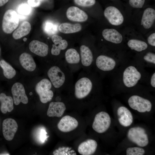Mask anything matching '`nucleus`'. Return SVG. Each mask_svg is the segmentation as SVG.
<instances>
[{"mask_svg":"<svg viewBox=\"0 0 155 155\" xmlns=\"http://www.w3.org/2000/svg\"><path fill=\"white\" fill-rule=\"evenodd\" d=\"M55 64L49 67L47 71L48 79L56 89L71 88L73 84V73L63 60L56 61Z\"/></svg>","mask_w":155,"mask_h":155,"instance_id":"f257e3e1","label":"nucleus"},{"mask_svg":"<svg viewBox=\"0 0 155 155\" xmlns=\"http://www.w3.org/2000/svg\"><path fill=\"white\" fill-rule=\"evenodd\" d=\"M155 9L148 7L131 13L130 26L143 36L155 28Z\"/></svg>","mask_w":155,"mask_h":155,"instance_id":"f03ea898","label":"nucleus"},{"mask_svg":"<svg viewBox=\"0 0 155 155\" xmlns=\"http://www.w3.org/2000/svg\"><path fill=\"white\" fill-rule=\"evenodd\" d=\"M103 15L109 26L112 27L119 29L130 24V18L128 13L123 12L115 6L106 7Z\"/></svg>","mask_w":155,"mask_h":155,"instance_id":"7ed1b4c3","label":"nucleus"},{"mask_svg":"<svg viewBox=\"0 0 155 155\" xmlns=\"http://www.w3.org/2000/svg\"><path fill=\"white\" fill-rule=\"evenodd\" d=\"M123 32L127 46L131 50L141 52L147 49L148 45L144 36L132 26L126 27L123 29Z\"/></svg>","mask_w":155,"mask_h":155,"instance_id":"20e7f679","label":"nucleus"},{"mask_svg":"<svg viewBox=\"0 0 155 155\" xmlns=\"http://www.w3.org/2000/svg\"><path fill=\"white\" fill-rule=\"evenodd\" d=\"M53 86L51 82L47 78L42 79L36 84L35 90L41 102L46 103L52 100L54 96L53 92L51 90Z\"/></svg>","mask_w":155,"mask_h":155,"instance_id":"39448f33","label":"nucleus"},{"mask_svg":"<svg viewBox=\"0 0 155 155\" xmlns=\"http://www.w3.org/2000/svg\"><path fill=\"white\" fill-rule=\"evenodd\" d=\"M19 23V17L16 12L13 9H9L5 12L3 17L2 30L5 33L10 34L17 28Z\"/></svg>","mask_w":155,"mask_h":155,"instance_id":"423d86ee","label":"nucleus"},{"mask_svg":"<svg viewBox=\"0 0 155 155\" xmlns=\"http://www.w3.org/2000/svg\"><path fill=\"white\" fill-rule=\"evenodd\" d=\"M63 60L73 73L82 68L80 53L74 48H70L66 50Z\"/></svg>","mask_w":155,"mask_h":155,"instance_id":"0eeeda50","label":"nucleus"},{"mask_svg":"<svg viewBox=\"0 0 155 155\" xmlns=\"http://www.w3.org/2000/svg\"><path fill=\"white\" fill-rule=\"evenodd\" d=\"M102 35L105 41L113 44L119 45L125 41L123 30L110 26L102 30Z\"/></svg>","mask_w":155,"mask_h":155,"instance_id":"6e6552de","label":"nucleus"},{"mask_svg":"<svg viewBox=\"0 0 155 155\" xmlns=\"http://www.w3.org/2000/svg\"><path fill=\"white\" fill-rule=\"evenodd\" d=\"M141 78V74L133 66H128L123 72L122 80L124 85L127 88L134 86Z\"/></svg>","mask_w":155,"mask_h":155,"instance_id":"1a4fd4ad","label":"nucleus"},{"mask_svg":"<svg viewBox=\"0 0 155 155\" xmlns=\"http://www.w3.org/2000/svg\"><path fill=\"white\" fill-rule=\"evenodd\" d=\"M128 139L140 147H144L148 144L149 140L145 130L140 127L130 128L127 134Z\"/></svg>","mask_w":155,"mask_h":155,"instance_id":"9d476101","label":"nucleus"},{"mask_svg":"<svg viewBox=\"0 0 155 155\" xmlns=\"http://www.w3.org/2000/svg\"><path fill=\"white\" fill-rule=\"evenodd\" d=\"M111 123V119L108 113L102 111L95 116L92 127L94 130L99 133L105 132L109 128Z\"/></svg>","mask_w":155,"mask_h":155,"instance_id":"9b49d317","label":"nucleus"},{"mask_svg":"<svg viewBox=\"0 0 155 155\" xmlns=\"http://www.w3.org/2000/svg\"><path fill=\"white\" fill-rule=\"evenodd\" d=\"M128 102L129 106L132 109L140 113H144L146 111L150 112L152 108V104L149 100L138 95L131 96Z\"/></svg>","mask_w":155,"mask_h":155,"instance_id":"f8f14e48","label":"nucleus"},{"mask_svg":"<svg viewBox=\"0 0 155 155\" xmlns=\"http://www.w3.org/2000/svg\"><path fill=\"white\" fill-rule=\"evenodd\" d=\"M80 51L82 68L84 71H89L94 62L93 53L89 47L84 44L80 46Z\"/></svg>","mask_w":155,"mask_h":155,"instance_id":"ddd939ff","label":"nucleus"},{"mask_svg":"<svg viewBox=\"0 0 155 155\" xmlns=\"http://www.w3.org/2000/svg\"><path fill=\"white\" fill-rule=\"evenodd\" d=\"M94 62L97 68L99 70L103 71L113 70L115 67L116 64L114 59L104 54L98 55Z\"/></svg>","mask_w":155,"mask_h":155,"instance_id":"4468645a","label":"nucleus"},{"mask_svg":"<svg viewBox=\"0 0 155 155\" xmlns=\"http://www.w3.org/2000/svg\"><path fill=\"white\" fill-rule=\"evenodd\" d=\"M11 91L15 105H18L20 102L24 104L28 103V98L22 84L18 82L14 83L12 87Z\"/></svg>","mask_w":155,"mask_h":155,"instance_id":"2eb2a0df","label":"nucleus"},{"mask_svg":"<svg viewBox=\"0 0 155 155\" xmlns=\"http://www.w3.org/2000/svg\"><path fill=\"white\" fill-rule=\"evenodd\" d=\"M18 128L17 123L14 119L10 118L4 119L2 123V132L5 139L8 141L12 140Z\"/></svg>","mask_w":155,"mask_h":155,"instance_id":"dca6fc26","label":"nucleus"},{"mask_svg":"<svg viewBox=\"0 0 155 155\" xmlns=\"http://www.w3.org/2000/svg\"><path fill=\"white\" fill-rule=\"evenodd\" d=\"M51 39L53 44L52 45L51 54L54 56H59L62 51L67 49L68 42L66 40L63 39L61 36L56 34L52 36Z\"/></svg>","mask_w":155,"mask_h":155,"instance_id":"f3484780","label":"nucleus"},{"mask_svg":"<svg viewBox=\"0 0 155 155\" xmlns=\"http://www.w3.org/2000/svg\"><path fill=\"white\" fill-rule=\"evenodd\" d=\"M78 122L74 118L69 115L63 117L57 124V127L61 131L67 132L76 129L78 126Z\"/></svg>","mask_w":155,"mask_h":155,"instance_id":"a211bd4d","label":"nucleus"},{"mask_svg":"<svg viewBox=\"0 0 155 155\" xmlns=\"http://www.w3.org/2000/svg\"><path fill=\"white\" fill-rule=\"evenodd\" d=\"M66 16L69 20L78 22L86 21L88 18L87 13L83 10L75 6L69 7L66 13Z\"/></svg>","mask_w":155,"mask_h":155,"instance_id":"6ab92c4d","label":"nucleus"},{"mask_svg":"<svg viewBox=\"0 0 155 155\" xmlns=\"http://www.w3.org/2000/svg\"><path fill=\"white\" fill-rule=\"evenodd\" d=\"M30 51L40 57H45L48 54L49 47L45 43L37 40L31 41L29 45Z\"/></svg>","mask_w":155,"mask_h":155,"instance_id":"aec40b11","label":"nucleus"},{"mask_svg":"<svg viewBox=\"0 0 155 155\" xmlns=\"http://www.w3.org/2000/svg\"><path fill=\"white\" fill-rule=\"evenodd\" d=\"M60 101L52 102L49 104L47 112L48 117H60L63 115L66 107L64 103Z\"/></svg>","mask_w":155,"mask_h":155,"instance_id":"412c9836","label":"nucleus"},{"mask_svg":"<svg viewBox=\"0 0 155 155\" xmlns=\"http://www.w3.org/2000/svg\"><path fill=\"white\" fill-rule=\"evenodd\" d=\"M118 121L120 124L127 127L130 125L133 122V117L130 111L123 106L119 107L117 110Z\"/></svg>","mask_w":155,"mask_h":155,"instance_id":"4be33fe9","label":"nucleus"},{"mask_svg":"<svg viewBox=\"0 0 155 155\" xmlns=\"http://www.w3.org/2000/svg\"><path fill=\"white\" fill-rule=\"evenodd\" d=\"M97 146V144L96 141L89 139L79 145L78 151L80 154L82 155H90L95 152Z\"/></svg>","mask_w":155,"mask_h":155,"instance_id":"5701e85b","label":"nucleus"},{"mask_svg":"<svg viewBox=\"0 0 155 155\" xmlns=\"http://www.w3.org/2000/svg\"><path fill=\"white\" fill-rule=\"evenodd\" d=\"M19 60L22 67L26 70L31 72L36 69V64L30 54L26 53H22L19 57Z\"/></svg>","mask_w":155,"mask_h":155,"instance_id":"b1692460","label":"nucleus"},{"mask_svg":"<svg viewBox=\"0 0 155 155\" xmlns=\"http://www.w3.org/2000/svg\"><path fill=\"white\" fill-rule=\"evenodd\" d=\"M0 110L3 114L10 112L13 109V101L11 97L7 96L5 93L0 94Z\"/></svg>","mask_w":155,"mask_h":155,"instance_id":"393cba45","label":"nucleus"},{"mask_svg":"<svg viewBox=\"0 0 155 155\" xmlns=\"http://www.w3.org/2000/svg\"><path fill=\"white\" fill-rule=\"evenodd\" d=\"M31 29L30 23L26 21L22 22L16 29L12 34L13 38L15 39H20L28 34Z\"/></svg>","mask_w":155,"mask_h":155,"instance_id":"a878e982","label":"nucleus"},{"mask_svg":"<svg viewBox=\"0 0 155 155\" xmlns=\"http://www.w3.org/2000/svg\"><path fill=\"white\" fill-rule=\"evenodd\" d=\"M82 28L80 24H72L69 23H64L60 24L59 26V30L61 32L64 34H70L80 31Z\"/></svg>","mask_w":155,"mask_h":155,"instance_id":"bb28decb","label":"nucleus"},{"mask_svg":"<svg viewBox=\"0 0 155 155\" xmlns=\"http://www.w3.org/2000/svg\"><path fill=\"white\" fill-rule=\"evenodd\" d=\"M0 66L3 70L4 76L6 78L10 79L16 75L15 70L4 60L2 59L0 61Z\"/></svg>","mask_w":155,"mask_h":155,"instance_id":"cd10ccee","label":"nucleus"},{"mask_svg":"<svg viewBox=\"0 0 155 155\" xmlns=\"http://www.w3.org/2000/svg\"><path fill=\"white\" fill-rule=\"evenodd\" d=\"M59 26L58 24L50 20H47L44 23L43 27L44 31L46 33L49 35H52L57 32Z\"/></svg>","mask_w":155,"mask_h":155,"instance_id":"c85d7f7f","label":"nucleus"},{"mask_svg":"<svg viewBox=\"0 0 155 155\" xmlns=\"http://www.w3.org/2000/svg\"><path fill=\"white\" fill-rule=\"evenodd\" d=\"M148 45L154 47L155 46V28L152 29L143 36Z\"/></svg>","mask_w":155,"mask_h":155,"instance_id":"c756f323","label":"nucleus"},{"mask_svg":"<svg viewBox=\"0 0 155 155\" xmlns=\"http://www.w3.org/2000/svg\"><path fill=\"white\" fill-rule=\"evenodd\" d=\"M126 152L127 155H143L145 153L143 149L138 147L129 148Z\"/></svg>","mask_w":155,"mask_h":155,"instance_id":"7c9ffc66","label":"nucleus"},{"mask_svg":"<svg viewBox=\"0 0 155 155\" xmlns=\"http://www.w3.org/2000/svg\"><path fill=\"white\" fill-rule=\"evenodd\" d=\"M145 0H129L130 6L133 8L140 9L144 5Z\"/></svg>","mask_w":155,"mask_h":155,"instance_id":"2f4dec72","label":"nucleus"},{"mask_svg":"<svg viewBox=\"0 0 155 155\" xmlns=\"http://www.w3.org/2000/svg\"><path fill=\"white\" fill-rule=\"evenodd\" d=\"M76 5L83 7H90L94 5L96 2V0H74Z\"/></svg>","mask_w":155,"mask_h":155,"instance_id":"473e14b6","label":"nucleus"},{"mask_svg":"<svg viewBox=\"0 0 155 155\" xmlns=\"http://www.w3.org/2000/svg\"><path fill=\"white\" fill-rule=\"evenodd\" d=\"M31 6L26 3H23L19 5L18 8V11L20 14L27 15L31 12Z\"/></svg>","mask_w":155,"mask_h":155,"instance_id":"72a5a7b5","label":"nucleus"},{"mask_svg":"<svg viewBox=\"0 0 155 155\" xmlns=\"http://www.w3.org/2000/svg\"><path fill=\"white\" fill-rule=\"evenodd\" d=\"M143 59L145 61L150 63L155 64V54L152 51H148L144 55Z\"/></svg>","mask_w":155,"mask_h":155,"instance_id":"f704fd0d","label":"nucleus"},{"mask_svg":"<svg viewBox=\"0 0 155 155\" xmlns=\"http://www.w3.org/2000/svg\"><path fill=\"white\" fill-rule=\"evenodd\" d=\"M46 0H28V5L32 7H37L39 6L43 2Z\"/></svg>","mask_w":155,"mask_h":155,"instance_id":"c9c22d12","label":"nucleus"},{"mask_svg":"<svg viewBox=\"0 0 155 155\" xmlns=\"http://www.w3.org/2000/svg\"><path fill=\"white\" fill-rule=\"evenodd\" d=\"M46 134H47V133L44 130H41L40 132V140L42 142H44V140L46 138Z\"/></svg>","mask_w":155,"mask_h":155,"instance_id":"e433bc0d","label":"nucleus"},{"mask_svg":"<svg viewBox=\"0 0 155 155\" xmlns=\"http://www.w3.org/2000/svg\"><path fill=\"white\" fill-rule=\"evenodd\" d=\"M150 84L154 88L155 87V73H154L152 75L150 79Z\"/></svg>","mask_w":155,"mask_h":155,"instance_id":"4c0bfd02","label":"nucleus"},{"mask_svg":"<svg viewBox=\"0 0 155 155\" xmlns=\"http://www.w3.org/2000/svg\"><path fill=\"white\" fill-rule=\"evenodd\" d=\"M9 0H0V7L4 5Z\"/></svg>","mask_w":155,"mask_h":155,"instance_id":"58836bf2","label":"nucleus"}]
</instances>
